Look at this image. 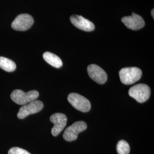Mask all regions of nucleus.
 Masks as SVG:
<instances>
[{"mask_svg":"<svg viewBox=\"0 0 154 154\" xmlns=\"http://www.w3.org/2000/svg\"><path fill=\"white\" fill-rule=\"evenodd\" d=\"M44 108L43 103L38 100H35L26 105H23L20 109L17 114V117L22 119L29 115L39 112Z\"/></svg>","mask_w":154,"mask_h":154,"instance_id":"nucleus-6","label":"nucleus"},{"mask_svg":"<svg viewBox=\"0 0 154 154\" xmlns=\"http://www.w3.org/2000/svg\"><path fill=\"white\" fill-rule=\"evenodd\" d=\"M50 120L54 124L51 130V134L53 136L57 137L66 126L67 117L63 114L55 113L50 116Z\"/></svg>","mask_w":154,"mask_h":154,"instance_id":"nucleus-8","label":"nucleus"},{"mask_svg":"<svg viewBox=\"0 0 154 154\" xmlns=\"http://www.w3.org/2000/svg\"><path fill=\"white\" fill-rule=\"evenodd\" d=\"M116 150L119 154H129L130 147L128 143L124 140H120L116 146Z\"/></svg>","mask_w":154,"mask_h":154,"instance_id":"nucleus-14","label":"nucleus"},{"mask_svg":"<svg viewBox=\"0 0 154 154\" xmlns=\"http://www.w3.org/2000/svg\"><path fill=\"white\" fill-rule=\"evenodd\" d=\"M69 102L77 110L86 112L91 109V103L85 97L77 93H70L67 97Z\"/></svg>","mask_w":154,"mask_h":154,"instance_id":"nucleus-4","label":"nucleus"},{"mask_svg":"<svg viewBox=\"0 0 154 154\" xmlns=\"http://www.w3.org/2000/svg\"><path fill=\"white\" fill-rule=\"evenodd\" d=\"M88 126L83 121H78L74 123L70 126L68 127L63 133V139L67 142L75 140L80 132L86 130Z\"/></svg>","mask_w":154,"mask_h":154,"instance_id":"nucleus-5","label":"nucleus"},{"mask_svg":"<svg viewBox=\"0 0 154 154\" xmlns=\"http://www.w3.org/2000/svg\"><path fill=\"white\" fill-rule=\"evenodd\" d=\"M122 22L126 26L127 28L133 30H139L143 28L145 25L143 18L134 13H132L131 16L123 17Z\"/></svg>","mask_w":154,"mask_h":154,"instance_id":"nucleus-10","label":"nucleus"},{"mask_svg":"<svg viewBox=\"0 0 154 154\" xmlns=\"http://www.w3.org/2000/svg\"><path fill=\"white\" fill-rule=\"evenodd\" d=\"M39 93L36 90H32L25 93L21 90H14L11 95V100L16 103L25 105L38 98Z\"/></svg>","mask_w":154,"mask_h":154,"instance_id":"nucleus-2","label":"nucleus"},{"mask_svg":"<svg viewBox=\"0 0 154 154\" xmlns=\"http://www.w3.org/2000/svg\"><path fill=\"white\" fill-rule=\"evenodd\" d=\"M119 75L122 83L129 85L138 81L142 77V72L138 67H125L122 69Z\"/></svg>","mask_w":154,"mask_h":154,"instance_id":"nucleus-1","label":"nucleus"},{"mask_svg":"<svg viewBox=\"0 0 154 154\" xmlns=\"http://www.w3.org/2000/svg\"><path fill=\"white\" fill-rule=\"evenodd\" d=\"M88 75L95 82L104 84L107 81V75L103 69L99 66L91 64L88 67Z\"/></svg>","mask_w":154,"mask_h":154,"instance_id":"nucleus-9","label":"nucleus"},{"mask_svg":"<svg viewBox=\"0 0 154 154\" xmlns=\"http://www.w3.org/2000/svg\"><path fill=\"white\" fill-rule=\"evenodd\" d=\"M154 9H152V11H151V15H152V16L153 17V18H154Z\"/></svg>","mask_w":154,"mask_h":154,"instance_id":"nucleus-16","label":"nucleus"},{"mask_svg":"<svg viewBox=\"0 0 154 154\" xmlns=\"http://www.w3.org/2000/svg\"><path fill=\"white\" fill-rule=\"evenodd\" d=\"M71 22L76 28L85 32H92L95 29L93 23L81 16L74 15L70 17Z\"/></svg>","mask_w":154,"mask_h":154,"instance_id":"nucleus-11","label":"nucleus"},{"mask_svg":"<svg viewBox=\"0 0 154 154\" xmlns=\"http://www.w3.org/2000/svg\"><path fill=\"white\" fill-rule=\"evenodd\" d=\"M128 94L139 103H143L149 99L151 94V90L147 85L140 83L130 88Z\"/></svg>","mask_w":154,"mask_h":154,"instance_id":"nucleus-3","label":"nucleus"},{"mask_svg":"<svg viewBox=\"0 0 154 154\" xmlns=\"http://www.w3.org/2000/svg\"><path fill=\"white\" fill-rule=\"evenodd\" d=\"M8 154H31L26 150L20 147H13L9 149Z\"/></svg>","mask_w":154,"mask_h":154,"instance_id":"nucleus-15","label":"nucleus"},{"mask_svg":"<svg viewBox=\"0 0 154 154\" xmlns=\"http://www.w3.org/2000/svg\"><path fill=\"white\" fill-rule=\"evenodd\" d=\"M0 68L6 72H13L16 70V65L11 60L0 57Z\"/></svg>","mask_w":154,"mask_h":154,"instance_id":"nucleus-13","label":"nucleus"},{"mask_svg":"<svg viewBox=\"0 0 154 154\" xmlns=\"http://www.w3.org/2000/svg\"><path fill=\"white\" fill-rule=\"evenodd\" d=\"M34 23L33 17L28 14H21L17 17L11 23V28L17 31H26Z\"/></svg>","mask_w":154,"mask_h":154,"instance_id":"nucleus-7","label":"nucleus"},{"mask_svg":"<svg viewBox=\"0 0 154 154\" xmlns=\"http://www.w3.org/2000/svg\"><path fill=\"white\" fill-rule=\"evenodd\" d=\"M43 58L47 63L55 68H60L63 65L61 58L57 55L50 52L44 53L43 54Z\"/></svg>","mask_w":154,"mask_h":154,"instance_id":"nucleus-12","label":"nucleus"}]
</instances>
